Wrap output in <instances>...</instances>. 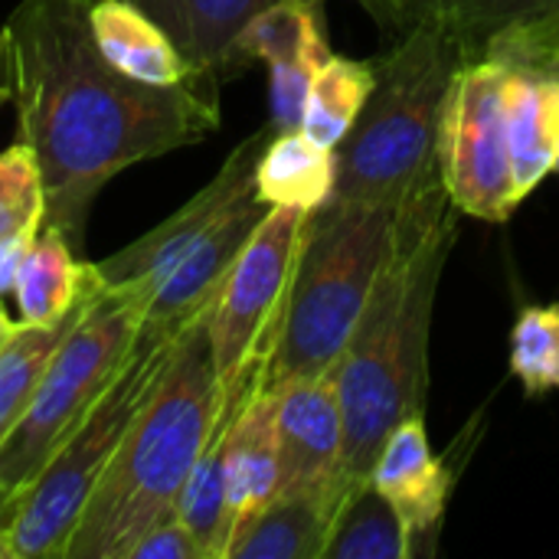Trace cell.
Here are the masks:
<instances>
[{
  "label": "cell",
  "mask_w": 559,
  "mask_h": 559,
  "mask_svg": "<svg viewBox=\"0 0 559 559\" xmlns=\"http://www.w3.org/2000/svg\"><path fill=\"white\" fill-rule=\"evenodd\" d=\"M92 0H20L3 33L20 141L33 151L46 216L82 246L98 190L121 170L197 144L219 128L213 75L144 85L92 39Z\"/></svg>",
  "instance_id": "cell-1"
},
{
  "label": "cell",
  "mask_w": 559,
  "mask_h": 559,
  "mask_svg": "<svg viewBox=\"0 0 559 559\" xmlns=\"http://www.w3.org/2000/svg\"><path fill=\"white\" fill-rule=\"evenodd\" d=\"M449 203L439 174L400 203L393 255L334 367L344 416L341 488L347 495L370 481L386 436L406 416L423 413L436 288L455 236Z\"/></svg>",
  "instance_id": "cell-2"
},
{
  "label": "cell",
  "mask_w": 559,
  "mask_h": 559,
  "mask_svg": "<svg viewBox=\"0 0 559 559\" xmlns=\"http://www.w3.org/2000/svg\"><path fill=\"white\" fill-rule=\"evenodd\" d=\"M223 406L203 311L180 331L144 406L95 481L62 559H124L154 521L177 508Z\"/></svg>",
  "instance_id": "cell-3"
},
{
  "label": "cell",
  "mask_w": 559,
  "mask_h": 559,
  "mask_svg": "<svg viewBox=\"0 0 559 559\" xmlns=\"http://www.w3.org/2000/svg\"><path fill=\"white\" fill-rule=\"evenodd\" d=\"M396 210L383 203L328 200L308 216L288 298L259 383L334 373L396 246Z\"/></svg>",
  "instance_id": "cell-4"
},
{
  "label": "cell",
  "mask_w": 559,
  "mask_h": 559,
  "mask_svg": "<svg viewBox=\"0 0 559 559\" xmlns=\"http://www.w3.org/2000/svg\"><path fill=\"white\" fill-rule=\"evenodd\" d=\"M459 29L449 13H429L377 69L373 92L341 141L331 200L400 206L439 174L436 138L459 69Z\"/></svg>",
  "instance_id": "cell-5"
},
{
  "label": "cell",
  "mask_w": 559,
  "mask_h": 559,
  "mask_svg": "<svg viewBox=\"0 0 559 559\" xmlns=\"http://www.w3.org/2000/svg\"><path fill=\"white\" fill-rule=\"evenodd\" d=\"M177 334L138 328L134 344L115 380L88 406L33 485L20 495L10 527V559H62L85 501L160 377Z\"/></svg>",
  "instance_id": "cell-6"
},
{
  "label": "cell",
  "mask_w": 559,
  "mask_h": 559,
  "mask_svg": "<svg viewBox=\"0 0 559 559\" xmlns=\"http://www.w3.org/2000/svg\"><path fill=\"white\" fill-rule=\"evenodd\" d=\"M144 295L102 288L52 354L29 406L0 442V488L23 495L131 354Z\"/></svg>",
  "instance_id": "cell-7"
},
{
  "label": "cell",
  "mask_w": 559,
  "mask_h": 559,
  "mask_svg": "<svg viewBox=\"0 0 559 559\" xmlns=\"http://www.w3.org/2000/svg\"><path fill=\"white\" fill-rule=\"evenodd\" d=\"M308 216L298 206H269L206 308V337L226 400L265 367Z\"/></svg>",
  "instance_id": "cell-8"
},
{
  "label": "cell",
  "mask_w": 559,
  "mask_h": 559,
  "mask_svg": "<svg viewBox=\"0 0 559 559\" xmlns=\"http://www.w3.org/2000/svg\"><path fill=\"white\" fill-rule=\"evenodd\" d=\"M508 69L481 59L455 69L436 138V160L455 210L501 223L514 213L511 151L504 124Z\"/></svg>",
  "instance_id": "cell-9"
},
{
  "label": "cell",
  "mask_w": 559,
  "mask_h": 559,
  "mask_svg": "<svg viewBox=\"0 0 559 559\" xmlns=\"http://www.w3.org/2000/svg\"><path fill=\"white\" fill-rule=\"evenodd\" d=\"M272 138V124L246 138L219 167V174L190 197L177 213H170L164 223L147 229L141 239L124 246L121 252L92 262L105 288H134L147 295L200 239H206L216 223L242 203L249 193H255V160Z\"/></svg>",
  "instance_id": "cell-10"
},
{
  "label": "cell",
  "mask_w": 559,
  "mask_h": 559,
  "mask_svg": "<svg viewBox=\"0 0 559 559\" xmlns=\"http://www.w3.org/2000/svg\"><path fill=\"white\" fill-rule=\"evenodd\" d=\"M275 432H278V495L337 491L344 416L334 373L288 380L275 386Z\"/></svg>",
  "instance_id": "cell-11"
},
{
  "label": "cell",
  "mask_w": 559,
  "mask_h": 559,
  "mask_svg": "<svg viewBox=\"0 0 559 559\" xmlns=\"http://www.w3.org/2000/svg\"><path fill=\"white\" fill-rule=\"evenodd\" d=\"M223 478H226L229 524L236 537L278 495L275 390L262 386L259 373H252L229 403V416L223 429Z\"/></svg>",
  "instance_id": "cell-12"
},
{
  "label": "cell",
  "mask_w": 559,
  "mask_h": 559,
  "mask_svg": "<svg viewBox=\"0 0 559 559\" xmlns=\"http://www.w3.org/2000/svg\"><path fill=\"white\" fill-rule=\"evenodd\" d=\"M370 485L400 511L413 544L439 527L452 495V475L429 449L423 413L406 416L386 436L370 468Z\"/></svg>",
  "instance_id": "cell-13"
},
{
  "label": "cell",
  "mask_w": 559,
  "mask_h": 559,
  "mask_svg": "<svg viewBox=\"0 0 559 559\" xmlns=\"http://www.w3.org/2000/svg\"><path fill=\"white\" fill-rule=\"evenodd\" d=\"M88 29L102 56L124 75L144 85H183L203 72L183 56V49L170 39V33L124 0H92L88 3Z\"/></svg>",
  "instance_id": "cell-14"
},
{
  "label": "cell",
  "mask_w": 559,
  "mask_h": 559,
  "mask_svg": "<svg viewBox=\"0 0 559 559\" xmlns=\"http://www.w3.org/2000/svg\"><path fill=\"white\" fill-rule=\"evenodd\" d=\"M344 501L337 491L275 495L233 537L226 559H321Z\"/></svg>",
  "instance_id": "cell-15"
},
{
  "label": "cell",
  "mask_w": 559,
  "mask_h": 559,
  "mask_svg": "<svg viewBox=\"0 0 559 559\" xmlns=\"http://www.w3.org/2000/svg\"><path fill=\"white\" fill-rule=\"evenodd\" d=\"M511 187L521 203L550 170L559 151V79L511 72L504 82Z\"/></svg>",
  "instance_id": "cell-16"
},
{
  "label": "cell",
  "mask_w": 559,
  "mask_h": 559,
  "mask_svg": "<svg viewBox=\"0 0 559 559\" xmlns=\"http://www.w3.org/2000/svg\"><path fill=\"white\" fill-rule=\"evenodd\" d=\"M72 249L75 246L62 236V229L49 223L39 226L13 285L20 324H56L72 314V308L92 288L102 285L95 265L79 262Z\"/></svg>",
  "instance_id": "cell-17"
},
{
  "label": "cell",
  "mask_w": 559,
  "mask_h": 559,
  "mask_svg": "<svg viewBox=\"0 0 559 559\" xmlns=\"http://www.w3.org/2000/svg\"><path fill=\"white\" fill-rule=\"evenodd\" d=\"M337 183V154L318 147L305 131H272L255 160V193L265 206L314 213Z\"/></svg>",
  "instance_id": "cell-18"
},
{
  "label": "cell",
  "mask_w": 559,
  "mask_h": 559,
  "mask_svg": "<svg viewBox=\"0 0 559 559\" xmlns=\"http://www.w3.org/2000/svg\"><path fill=\"white\" fill-rule=\"evenodd\" d=\"M321 0H275L259 10L236 36L229 72L249 59L272 66L292 62H328L331 49L321 29Z\"/></svg>",
  "instance_id": "cell-19"
},
{
  "label": "cell",
  "mask_w": 559,
  "mask_h": 559,
  "mask_svg": "<svg viewBox=\"0 0 559 559\" xmlns=\"http://www.w3.org/2000/svg\"><path fill=\"white\" fill-rule=\"evenodd\" d=\"M373 82H377L373 66L344 56H328V62L314 72L308 88L305 118H301L305 138H311L318 147L337 151L341 141L357 124L373 92Z\"/></svg>",
  "instance_id": "cell-20"
},
{
  "label": "cell",
  "mask_w": 559,
  "mask_h": 559,
  "mask_svg": "<svg viewBox=\"0 0 559 559\" xmlns=\"http://www.w3.org/2000/svg\"><path fill=\"white\" fill-rule=\"evenodd\" d=\"M105 285L92 288L75 308L72 314H66L56 324H20L16 334L0 347V442L10 436V429L20 423L23 409L29 406L52 354L59 350L62 337L72 331V324L82 318L85 305L92 301L95 292H102Z\"/></svg>",
  "instance_id": "cell-21"
},
{
  "label": "cell",
  "mask_w": 559,
  "mask_h": 559,
  "mask_svg": "<svg viewBox=\"0 0 559 559\" xmlns=\"http://www.w3.org/2000/svg\"><path fill=\"white\" fill-rule=\"evenodd\" d=\"M229 403L223 406V416L210 436V442L203 445L200 459L190 468V478L177 498V518L183 521V527L190 531V537L197 540L203 559H226V547L233 537V524H229V504H226V478H223V429H226V416H229Z\"/></svg>",
  "instance_id": "cell-22"
},
{
  "label": "cell",
  "mask_w": 559,
  "mask_h": 559,
  "mask_svg": "<svg viewBox=\"0 0 559 559\" xmlns=\"http://www.w3.org/2000/svg\"><path fill=\"white\" fill-rule=\"evenodd\" d=\"M413 540L400 511L367 481L341 508L321 559H409Z\"/></svg>",
  "instance_id": "cell-23"
},
{
  "label": "cell",
  "mask_w": 559,
  "mask_h": 559,
  "mask_svg": "<svg viewBox=\"0 0 559 559\" xmlns=\"http://www.w3.org/2000/svg\"><path fill=\"white\" fill-rule=\"evenodd\" d=\"M190 26V62L203 75H226L239 29L275 0H183Z\"/></svg>",
  "instance_id": "cell-24"
},
{
  "label": "cell",
  "mask_w": 559,
  "mask_h": 559,
  "mask_svg": "<svg viewBox=\"0 0 559 559\" xmlns=\"http://www.w3.org/2000/svg\"><path fill=\"white\" fill-rule=\"evenodd\" d=\"M511 373L527 396L559 390V301L531 305L511 331Z\"/></svg>",
  "instance_id": "cell-25"
},
{
  "label": "cell",
  "mask_w": 559,
  "mask_h": 559,
  "mask_svg": "<svg viewBox=\"0 0 559 559\" xmlns=\"http://www.w3.org/2000/svg\"><path fill=\"white\" fill-rule=\"evenodd\" d=\"M43 216L46 197L36 157L23 141H16L13 147L0 151V239L26 226L39 229Z\"/></svg>",
  "instance_id": "cell-26"
},
{
  "label": "cell",
  "mask_w": 559,
  "mask_h": 559,
  "mask_svg": "<svg viewBox=\"0 0 559 559\" xmlns=\"http://www.w3.org/2000/svg\"><path fill=\"white\" fill-rule=\"evenodd\" d=\"M459 29L462 39L468 36H491L498 26L527 23V20H559V0H452L442 7Z\"/></svg>",
  "instance_id": "cell-27"
},
{
  "label": "cell",
  "mask_w": 559,
  "mask_h": 559,
  "mask_svg": "<svg viewBox=\"0 0 559 559\" xmlns=\"http://www.w3.org/2000/svg\"><path fill=\"white\" fill-rule=\"evenodd\" d=\"M324 66V62H321ZM314 62H292V66H272V131H301V118H305V102H308V88L314 72L321 69Z\"/></svg>",
  "instance_id": "cell-28"
},
{
  "label": "cell",
  "mask_w": 559,
  "mask_h": 559,
  "mask_svg": "<svg viewBox=\"0 0 559 559\" xmlns=\"http://www.w3.org/2000/svg\"><path fill=\"white\" fill-rule=\"evenodd\" d=\"M124 559H203V554L190 531L183 527V521L177 518V511H170L128 547Z\"/></svg>",
  "instance_id": "cell-29"
},
{
  "label": "cell",
  "mask_w": 559,
  "mask_h": 559,
  "mask_svg": "<svg viewBox=\"0 0 559 559\" xmlns=\"http://www.w3.org/2000/svg\"><path fill=\"white\" fill-rule=\"evenodd\" d=\"M124 3H134L138 10L154 16L170 33V39L183 49V56L190 59V26H187V3L183 0H124Z\"/></svg>",
  "instance_id": "cell-30"
},
{
  "label": "cell",
  "mask_w": 559,
  "mask_h": 559,
  "mask_svg": "<svg viewBox=\"0 0 559 559\" xmlns=\"http://www.w3.org/2000/svg\"><path fill=\"white\" fill-rule=\"evenodd\" d=\"M36 226H26V229H16L10 236L0 239V298L13 295V285H16V272L23 265V255L29 249V242L36 239Z\"/></svg>",
  "instance_id": "cell-31"
},
{
  "label": "cell",
  "mask_w": 559,
  "mask_h": 559,
  "mask_svg": "<svg viewBox=\"0 0 559 559\" xmlns=\"http://www.w3.org/2000/svg\"><path fill=\"white\" fill-rule=\"evenodd\" d=\"M20 508V495H10L0 488V559H10V527Z\"/></svg>",
  "instance_id": "cell-32"
},
{
  "label": "cell",
  "mask_w": 559,
  "mask_h": 559,
  "mask_svg": "<svg viewBox=\"0 0 559 559\" xmlns=\"http://www.w3.org/2000/svg\"><path fill=\"white\" fill-rule=\"evenodd\" d=\"M13 95V75H10V43L7 33L0 29V105L10 102Z\"/></svg>",
  "instance_id": "cell-33"
},
{
  "label": "cell",
  "mask_w": 559,
  "mask_h": 559,
  "mask_svg": "<svg viewBox=\"0 0 559 559\" xmlns=\"http://www.w3.org/2000/svg\"><path fill=\"white\" fill-rule=\"evenodd\" d=\"M16 328H20V324H16V321H13V318L3 311V305H0V347H3V344H7V341L16 334Z\"/></svg>",
  "instance_id": "cell-34"
},
{
  "label": "cell",
  "mask_w": 559,
  "mask_h": 559,
  "mask_svg": "<svg viewBox=\"0 0 559 559\" xmlns=\"http://www.w3.org/2000/svg\"><path fill=\"white\" fill-rule=\"evenodd\" d=\"M554 170H557V174H559V151H557V160H554Z\"/></svg>",
  "instance_id": "cell-35"
}]
</instances>
